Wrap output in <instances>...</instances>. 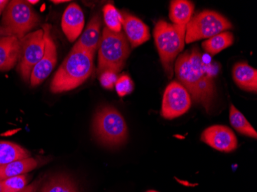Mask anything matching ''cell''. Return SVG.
<instances>
[{
	"instance_id": "1",
	"label": "cell",
	"mask_w": 257,
	"mask_h": 192,
	"mask_svg": "<svg viewBox=\"0 0 257 192\" xmlns=\"http://www.w3.org/2000/svg\"><path fill=\"white\" fill-rule=\"evenodd\" d=\"M174 71L180 83L191 95L193 102L203 105L209 112L215 97V83L200 49L194 46L180 55L175 62Z\"/></svg>"
},
{
	"instance_id": "2",
	"label": "cell",
	"mask_w": 257,
	"mask_h": 192,
	"mask_svg": "<svg viewBox=\"0 0 257 192\" xmlns=\"http://www.w3.org/2000/svg\"><path fill=\"white\" fill-rule=\"evenodd\" d=\"M94 56L72 50L60 66L50 85L53 93L73 90L89 79L94 69Z\"/></svg>"
},
{
	"instance_id": "3",
	"label": "cell",
	"mask_w": 257,
	"mask_h": 192,
	"mask_svg": "<svg viewBox=\"0 0 257 192\" xmlns=\"http://www.w3.org/2000/svg\"><path fill=\"white\" fill-rule=\"evenodd\" d=\"M92 133L98 142L109 148L123 145L128 128L120 112L111 105L99 107L92 119Z\"/></svg>"
},
{
	"instance_id": "4",
	"label": "cell",
	"mask_w": 257,
	"mask_h": 192,
	"mask_svg": "<svg viewBox=\"0 0 257 192\" xmlns=\"http://www.w3.org/2000/svg\"><path fill=\"white\" fill-rule=\"evenodd\" d=\"M186 26L175 25L160 20L154 31L156 46L160 61L169 79L173 74L176 59L183 50L186 38Z\"/></svg>"
},
{
	"instance_id": "5",
	"label": "cell",
	"mask_w": 257,
	"mask_h": 192,
	"mask_svg": "<svg viewBox=\"0 0 257 192\" xmlns=\"http://www.w3.org/2000/svg\"><path fill=\"white\" fill-rule=\"evenodd\" d=\"M131 55V48L125 33H113L104 27L99 43V66L97 73L109 71L119 73Z\"/></svg>"
},
{
	"instance_id": "6",
	"label": "cell",
	"mask_w": 257,
	"mask_h": 192,
	"mask_svg": "<svg viewBox=\"0 0 257 192\" xmlns=\"http://www.w3.org/2000/svg\"><path fill=\"white\" fill-rule=\"evenodd\" d=\"M39 23L40 17L27 1H11L4 11L0 38L16 37L20 40Z\"/></svg>"
},
{
	"instance_id": "7",
	"label": "cell",
	"mask_w": 257,
	"mask_h": 192,
	"mask_svg": "<svg viewBox=\"0 0 257 192\" xmlns=\"http://www.w3.org/2000/svg\"><path fill=\"white\" fill-rule=\"evenodd\" d=\"M232 23L217 12L204 10L192 17L186 25L185 43H191L211 38L232 29Z\"/></svg>"
},
{
	"instance_id": "8",
	"label": "cell",
	"mask_w": 257,
	"mask_h": 192,
	"mask_svg": "<svg viewBox=\"0 0 257 192\" xmlns=\"http://www.w3.org/2000/svg\"><path fill=\"white\" fill-rule=\"evenodd\" d=\"M20 41V53L17 69L23 80L30 82L33 68L44 55V32L41 29L28 33Z\"/></svg>"
},
{
	"instance_id": "9",
	"label": "cell",
	"mask_w": 257,
	"mask_h": 192,
	"mask_svg": "<svg viewBox=\"0 0 257 192\" xmlns=\"http://www.w3.org/2000/svg\"><path fill=\"white\" fill-rule=\"evenodd\" d=\"M191 103L188 91L180 82H171L163 94L161 115L167 119L181 116L190 109Z\"/></svg>"
},
{
	"instance_id": "10",
	"label": "cell",
	"mask_w": 257,
	"mask_h": 192,
	"mask_svg": "<svg viewBox=\"0 0 257 192\" xmlns=\"http://www.w3.org/2000/svg\"><path fill=\"white\" fill-rule=\"evenodd\" d=\"M44 32L45 51L41 60L33 68L30 82L32 86H39L50 76L57 62L56 46L50 34V27L43 26Z\"/></svg>"
},
{
	"instance_id": "11",
	"label": "cell",
	"mask_w": 257,
	"mask_h": 192,
	"mask_svg": "<svg viewBox=\"0 0 257 192\" xmlns=\"http://www.w3.org/2000/svg\"><path fill=\"white\" fill-rule=\"evenodd\" d=\"M201 140L217 151L231 152L237 148V138L234 132L225 125H213L203 131Z\"/></svg>"
},
{
	"instance_id": "12",
	"label": "cell",
	"mask_w": 257,
	"mask_h": 192,
	"mask_svg": "<svg viewBox=\"0 0 257 192\" xmlns=\"http://www.w3.org/2000/svg\"><path fill=\"white\" fill-rule=\"evenodd\" d=\"M120 14L122 16V27L127 40L131 43V47H138L150 40V30L142 20L125 12Z\"/></svg>"
},
{
	"instance_id": "13",
	"label": "cell",
	"mask_w": 257,
	"mask_h": 192,
	"mask_svg": "<svg viewBox=\"0 0 257 192\" xmlns=\"http://www.w3.org/2000/svg\"><path fill=\"white\" fill-rule=\"evenodd\" d=\"M85 25L83 10L76 4H71L65 10L62 18V29L69 42H74L82 33Z\"/></svg>"
},
{
	"instance_id": "14",
	"label": "cell",
	"mask_w": 257,
	"mask_h": 192,
	"mask_svg": "<svg viewBox=\"0 0 257 192\" xmlns=\"http://www.w3.org/2000/svg\"><path fill=\"white\" fill-rule=\"evenodd\" d=\"M101 19L96 14L88 23L86 30L72 50H83L94 56L100 41Z\"/></svg>"
},
{
	"instance_id": "15",
	"label": "cell",
	"mask_w": 257,
	"mask_h": 192,
	"mask_svg": "<svg viewBox=\"0 0 257 192\" xmlns=\"http://www.w3.org/2000/svg\"><path fill=\"white\" fill-rule=\"evenodd\" d=\"M20 41L16 37L0 38V71L6 72L18 64Z\"/></svg>"
},
{
	"instance_id": "16",
	"label": "cell",
	"mask_w": 257,
	"mask_h": 192,
	"mask_svg": "<svg viewBox=\"0 0 257 192\" xmlns=\"http://www.w3.org/2000/svg\"><path fill=\"white\" fill-rule=\"evenodd\" d=\"M232 79L241 89L256 92L257 71L247 63H236L233 66Z\"/></svg>"
},
{
	"instance_id": "17",
	"label": "cell",
	"mask_w": 257,
	"mask_h": 192,
	"mask_svg": "<svg viewBox=\"0 0 257 192\" xmlns=\"http://www.w3.org/2000/svg\"><path fill=\"white\" fill-rule=\"evenodd\" d=\"M37 165H38V161L31 157L24 158V159L17 160L13 162L1 165L0 166V181L10 177L27 174L34 170Z\"/></svg>"
},
{
	"instance_id": "18",
	"label": "cell",
	"mask_w": 257,
	"mask_h": 192,
	"mask_svg": "<svg viewBox=\"0 0 257 192\" xmlns=\"http://www.w3.org/2000/svg\"><path fill=\"white\" fill-rule=\"evenodd\" d=\"M194 4L186 0L172 1L170 7V18L175 25L186 26L193 17Z\"/></svg>"
},
{
	"instance_id": "19",
	"label": "cell",
	"mask_w": 257,
	"mask_h": 192,
	"mask_svg": "<svg viewBox=\"0 0 257 192\" xmlns=\"http://www.w3.org/2000/svg\"><path fill=\"white\" fill-rule=\"evenodd\" d=\"M40 186L39 192H79L73 180L63 174L52 176Z\"/></svg>"
},
{
	"instance_id": "20",
	"label": "cell",
	"mask_w": 257,
	"mask_h": 192,
	"mask_svg": "<svg viewBox=\"0 0 257 192\" xmlns=\"http://www.w3.org/2000/svg\"><path fill=\"white\" fill-rule=\"evenodd\" d=\"M30 157V151L20 145L10 141H0V166Z\"/></svg>"
},
{
	"instance_id": "21",
	"label": "cell",
	"mask_w": 257,
	"mask_h": 192,
	"mask_svg": "<svg viewBox=\"0 0 257 192\" xmlns=\"http://www.w3.org/2000/svg\"><path fill=\"white\" fill-rule=\"evenodd\" d=\"M233 42H234V37L232 33L225 31L203 42L202 43V47L208 54L215 56L226 48L232 46Z\"/></svg>"
},
{
	"instance_id": "22",
	"label": "cell",
	"mask_w": 257,
	"mask_h": 192,
	"mask_svg": "<svg viewBox=\"0 0 257 192\" xmlns=\"http://www.w3.org/2000/svg\"><path fill=\"white\" fill-rule=\"evenodd\" d=\"M229 121L232 127L239 133L255 139L257 138L256 131L253 127L233 105H230Z\"/></svg>"
},
{
	"instance_id": "23",
	"label": "cell",
	"mask_w": 257,
	"mask_h": 192,
	"mask_svg": "<svg viewBox=\"0 0 257 192\" xmlns=\"http://www.w3.org/2000/svg\"><path fill=\"white\" fill-rule=\"evenodd\" d=\"M104 21L106 28L113 33H121L122 16L112 4H107L103 8Z\"/></svg>"
},
{
	"instance_id": "24",
	"label": "cell",
	"mask_w": 257,
	"mask_h": 192,
	"mask_svg": "<svg viewBox=\"0 0 257 192\" xmlns=\"http://www.w3.org/2000/svg\"><path fill=\"white\" fill-rule=\"evenodd\" d=\"M30 181L28 174H21L0 181V192H20Z\"/></svg>"
},
{
	"instance_id": "25",
	"label": "cell",
	"mask_w": 257,
	"mask_h": 192,
	"mask_svg": "<svg viewBox=\"0 0 257 192\" xmlns=\"http://www.w3.org/2000/svg\"><path fill=\"white\" fill-rule=\"evenodd\" d=\"M115 90L120 97L131 94L134 91V84L130 76L122 75L118 78L115 84Z\"/></svg>"
},
{
	"instance_id": "26",
	"label": "cell",
	"mask_w": 257,
	"mask_h": 192,
	"mask_svg": "<svg viewBox=\"0 0 257 192\" xmlns=\"http://www.w3.org/2000/svg\"><path fill=\"white\" fill-rule=\"evenodd\" d=\"M117 79V76H116L115 73L106 71V72L101 73L99 81H100L102 87L106 89H112L115 86Z\"/></svg>"
},
{
	"instance_id": "27",
	"label": "cell",
	"mask_w": 257,
	"mask_h": 192,
	"mask_svg": "<svg viewBox=\"0 0 257 192\" xmlns=\"http://www.w3.org/2000/svg\"><path fill=\"white\" fill-rule=\"evenodd\" d=\"M41 185V181L40 180H36L33 181L31 184L29 185L26 186L23 190H20V192H37L38 189L40 188Z\"/></svg>"
},
{
	"instance_id": "28",
	"label": "cell",
	"mask_w": 257,
	"mask_h": 192,
	"mask_svg": "<svg viewBox=\"0 0 257 192\" xmlns=\"http://www.w3.org/2000/svg\"><path fill=\"white\" fill-rule=\"evenodd\" d=\"M9 3H10L9 1H6V0H0V15L5 10V8L8 5Z\"/></svg>"
},
{
	"instance_id": "29",
	"label": "cell",
	"mask_w": 257,
	"mask_h": 192,
	"mask_svg": "<svg viewBox=\"0 0 257 192\" xmlns=\"http://www.w3.org/2000/svg\"><path fill=\"white\" fill-rule=\"evenodd\" d=\"M52 2L54 3V4H61V3L67 2V0H62V1H60V0H53Z\"/></svg>"
},
{
	"instance_id": "30",
	"label": "cell",
	"mask_w": 257,
	"mask_h": 192,
	"mask_svg": "<svg viewBox=\"0 0 257 192\" xmlns=\"http://www.w3.org/2000/svg\"><path fill=\"white\" fill-rule=\"evenodd\" d=\"M27 2L29 3L30 4H38L39 1L38 0H33V1H31V0H30V1H27Z\"/></svg>"
},
{
	"instance_id": "31",
	"label": "cell",
	"mask_w": 257,
	"mask_h": 192,
	"mask_svg": "<svg viewBox=\"0 0 257 192\" xmlns=\"http://www.w3.org/2000/svg\"><path fill=\"white\" fill-rule=\"evenodd\" d=\"M147 192H158V191H156V190H148V191H147Z\"/></svg>"
}]
</instances>
